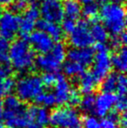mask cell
Wrapping results in <instances>:
<instances>
[{"label":"cell","mask_w":127,"mask_h":128,"mask_svg":"<svg viewBox=\"0 0 127 128\" xmlns=\"http://www.w3.org/2000/svg\"><path fill=\"white\" fill-rule=\"evenodd\" d=\"M98 16L107 32L117 36L125 32L126 26V12L122 4L108 2L99 8Z\"/></svg>","instance_id":"6da1fadb"},{"label":"cell","mask_w":127,"mask_h":128,"mask_svg":"<svg viewBox=\"0 0 127 128\" xmlns=\"http://www.w3.org/2000/svg\"><path fill=\"white\" fill-rule=\"evenodd\" d=\"M8 54L13 68L20 72L31 70L35 64V52L25 39H17L10 44Z\"/></svg>","instance_id":"7a4b0ae2"},{"label":"cell","mask_w":127,"mask_h":128,"mask_svg":"<svg viewBox=\"0 0 127 128\" xmlns=\"http://www.w3.org/2000/svg\"><path fill=\"white\" fill-rule=\"evenodd\" d=\"M67 57L66 47L58 42L47 53L40 54L35 59L37 67L44 72H58Z\"/></svg>","instance_id":"3957f363"},{"label":"cell","mask_w":127,"mask_h":128,"mask_svg":"<svg viewBox=\"0 0 127 128\" xmlns=\"http://www.w3.org/2000/svg\"><path fill=\"white\" fill-rule=\"evenodd\" d=\"M49 123L53 128H81V117L73 106H60L50 113Z\"/></svg>","instance_id":"277c9868"},{"label":"cell","mask_w":127,"mask_h":128,"mask_svg":"<svg viewBox=\"0 0 127 128\" xmlns=\"http://www.w3.org/2000/svg\"><path fill=\"white\" fill-rule=\"evenodd\" d=\"M17 97L21 101H31L44 92V84L37 75H27L18 79L15 84Z\"/></svg>","instance_id":"5b68a950"},{"label":"cell","mask_w":127,"mask_h":128,"mask_svg":"<svg viewBox=\"0 0 127 128\" xmlns=\"http://www.w3.org/2000/svg\"><path fill=\"white\" fill-rule=\"evenodd\" d=\"M96 52L93 59V67L92 70V74L96 80L100 83L106 75L110 73L112 69L111 55L109 48L103 43H98L95 47Z\"/></svg>","instance_id":"8992f818"},{"label":"cell","mask_w":127,"mask_h":128,"mask_svg":"<svg viewBox=\"0 0 127 128\" xmlns=\"http://www.w3.org/2000/svg\"><path fill=\"white\" fill-rule=\"evenodd\" d=\"M2 117L9 128H24L33 122L27 107L24 106L15 109H3Z\"/></svg>","instance_id":"52a82bcc"},{"label":"cell","mask_w":127,"mask_h":128,"mask_svg":"<svg viewBox=\"0 0 127 128\" xmlns=\"http://www.w3.org/2000/svg\"><path fill=\"white\" fill-rule=\"evenodd\" d=\"M20 18L12 10L0 12V37L10 40L18 32Z\"/></svg>","instance_id":"ba28073f"},{"label":"cell","mask_w":127,"mask_h":128,"mask_svg":"<svg viewBox=\"0 0 127 128\" xmlns=\"http://www.w3.org/2000/svg\"><path fill=\"white\" fill-rule=\"evenodd\" d=\"M93 42L88 23L85 20L79 21L74 30L70 34V44L75 48H85L90 47Z\"/></svg>","instance_id":"9c48e42d"},{"label":"cell","mask_w":127,"mask_h":128,"mask_svg":"<svg viewBox=\"0 0 127 128\" xmlns=\"http://www.w3.org/2000/svg\"><path fill=\"white\" fill-rule=\"evenodd\" d=\"M39 17L40 12L36 4H31L25 8L23 18H20L18 28V32L23 39L29 37L30 34L34 30L36 23L39 19Z\"/></svg>","instance_id":"30bf717a"},{"label":"cell","mask_w":127,"mask_h":128,"mask_svg":"<svg viewBox=\"0 0 127 128\" xmlns=\"http://www.w3.org/2000/svg\"><path fill=\"white\" fill-rule=\"evenodd\" d=\"M28 38L33 50L41 54L49 52L54 46L53 39L43 30H33Z\"/></svg>","instance_id":"8fae6325"},{"label":"cell","mask_w":127,"mask_h":128,"mask_svg":"<svg viewBox=\"0 0 127 128\" xmlns=\"http://www.w3.org/2000/svg\"><path fill=\"white\" fill-rule=\"evenodd\" d=\"M41 4L39 12L44 19L54 23H58L64 19V15L60 1H50Z\"/></svg>","instance_id":"7c38bea8"},{"label":"cell","mask_w":127,"mask_h":128,"mask_svg":"<svg viewBox=\"0 0 127 128\" xmlns=\"http://www.w3.org/2000/svg\"><path fill=\"white\" fill-rule=\"evenodd\" d=\"M94 55H95V51L91 47H73L67 52V57L69 60L78 63L82 64L84 67H87L93 63Z\"/></svg>","instance_id":"4fadbf2b"},{"label":"cell","mask_w":127,"mask_h":128,"mask_svg":"<svg viewBox=\"0 0 127 128\" xmlns=\"http://www.w3.org/2000/svg\"><path fill=\"white\" fill-rule=\"evenodd\" d=\"M116 98L117 96L112 92H102L98 97H96L95 107L93 112L96 113L97 116L103 118L107 113L110 112L114 106Z\"/></svg>","instance_id":"5bb4252c"},{"label":"cell","mask_w":127,"mask_h":128,"mask_svg":"<svg viewBox=\"0 0 127 128\" xmlns=\"http://www.w3.org/2000/svg\"><path fill=\"white\" fill-rule=\"evenodd\" d=\"M53 87L55 88L53 94L55 96L56 104H59V106H63V104H66L68 102L70 92L71 90L69 81L63 75L58 74L57 82Z\"/></svg>","instance_id":"9a60e30c"},{"label":"cell","mask_w":127,"mask_h":128,"mask_svg":"<svg viewBox=\"0 0 127 128\" xmlns=\"http://www.w3.org/2000/svg\"><path fill=\"white\" fill-rule=\"evenodd\" d=\"M36 26L40 30L44 32L46 34L50 36L53 41L59 42L63 39L64 32L61 29V26H58V23L47 21L45 19H38L36 23Z\"/></svg>","instance_id":"2e32d148"},{"label":"cell","mask_w":127,"mask_h":128,"mask_svg":"<svg viewBox=\"0 0 127 128\" xmlns=\"http://www.w3.org/2000/svg\"><path fill=\"white\" fill-rule=\"evenodd\" d=\"M78 78V86H79L80 92L84 94H90L96 90L98 82L96 80L92 72H84Z\"/></svg>","instance_id":"e0dca14e"},{"label":"cell","mask_w":127,"mask_h":128,"mask_svg":"<svg viewBox=\"0 0 127 128\" xmlns=\"http://www.w3.org/2000/svg\"><path fill=\"white\" fill-rule=\"evenodd\" d=\"M112 66L121 73L126 72L127 68V51L125 46L119 48V51L111 56Z\"/></svg>","instance_id":"ac0fdd59"},{"label":"cell","mask_w":127,"mask_h":128,"mask_svg":"<svg viewBox=\"0 0 127 128\" xmlns=\"http://www.w3.org/2000/svg\"><path fill=\"white\" fill-rule=\"evenodd\" d=\"M64 15L71 19H77L80 17L82 7L78 0H64L62 4Z\"/></svg>","instance_id":"d6986e66"},{"label":"cell","mask_w":127,"mask_h":128,"mask_svg":"<svg viewBox=\"0 0 127 128\" xmlns=\"http://www.w3.org/2000/svg\"><path fill=\"white\" fill-rule=\"evenodd\" d=\"M90 32L93 41L97 43H103L105 44L108 40L109 32H107L106 28L104 26L103 24L95 22L92 24L90 28Z\"/></svg>","instance_id":"ffe728a7"},{"label":"cell","mask_w":127,"mask_h":128,"mask_svg":"<svg viewBox=\"0 0 127 128\" xmlns=\"http://www.w3.org/2000/svg\"><path fill=\"white\" fill-rule=\"evenodd\" d=\"M85 68L82 64L71 60H68L63 66V70L65 75L69 77L77 78L85 72Z\"/></svg>","instance_id":"44dd1931"},{"label":"cell","mask_w":127,"mask_h":128,"mask_svg":"<svg viewBox=\"0 0 127 128\" xmlns=\"http://www.w3.org/2000/svg\"><path fill=\"white\" fill-rule=\"evenodd\" d=\"M117 73H109L101 81V90L103 92H116L117 87Z\"/></svg>","instance_id":"7402d4cb"},{"label":"cell","mask_w":127,"mask_h":128,"mask_svg":"<svg viewBox=\"0 0 127 128\" xmlns=\"http://www.w3.org/2000/svg\"><path fill=\"white\" fill-rule=\"evenodd\" d=\"M81 13L86 19L94 21L97 19L99 14V6L94 2L89 3L85 4V6L82 8Z\"/></svg>","instance_id":"603a6c76"},{"label":"cell","mask_w":127,"mask_h":128,"mask_svg":"<svg viewBox=\"0 0 127 128\" xmlns=\"http://www.w3.org/2000/svg\"><path fill=\"white\" fill-rule=\"evenodd\" d=\"M16 82L13 78L9 77L6 78H0V98L6 97L11 93V92L15 89Z\"/></svg>","instance_id":"cb8c5ba5"},{"label":"cell","mask_w":127,"mask_h":128,"mask_svg":"<svg viewBox=\"0 0 127 128\" xmlns=\"http://www.w3.org/2000/svg\"><path fill=\"white\" fill-rule=\"evenodd\" d=\"M119 118V114L118 113V112L111 111L102 118L100 122L102 128H117Z\"/></svg>","instance_id":"d4e9b609"},{"label":"cell","mask_w":127,"mask_h":128,"mask_svg":"<svg viewBox=\"0 0 127 128\" xmlns=\"http://www.w3.org/2000/svg\"><path fill=\"white\" fill-rule=\"evenodd\" d=\"M50 120V112L45 107H37L34 117V120L36 121V124L40 126L44 127L49 124Z\"/></svg>","instance_id":"484cf974"},{"label":"cell","mask_w":127,"mask_h":128,"mask_svg":"<svg viewBox=\"0 0 127 128\" xmlns=\"http://www.w3.org/2000/svg\"><path fill=\"white\" fill-rule=\"evenodd\" d=\"M36 102L39 104H42L44 107H52L56 104L55 96L52 92H42L39 95H37L35 98Z\"/></svg>","instance_id":"4316f807"},{"label":"cell","mask_w":127,"mask_h":128,"mask_svg":"<svg viewBox=\"0 0 127 128\" xmlns=\"http://www.w3.org/2000/svg\"><path fill=\"white\" fill-rule=\"evenodd\" d=\"M95 101L96 97L94 94L90 93V94H85L83 98H81L80 101V107L85 112H92L94 111L95 107Z\"/></svg>","instance_id":"83f0119b"},{"label":"cell","mask_w":127,"mask_h":128,"mask_svg":"<svg viewBox=\"0 0 127 128\" xmlns=\"http://www.w3.org/2000/svg\"><path fill=\"white\" fill-rule=\"evenodd\" d=\"M81 126H83L84 128H102L100 121L92 115L85 116L82 120Z\"/></svg>","instance_id":"f1b7e54d"},{"label":"cell","mask_w":127,"mask_h":128,"mask_svg":"<svg viewBox=\"0 0 127 128\" xmlns=\"http://www.w3.org/2000/svg\"><path fill=\"white\" fill-rule=\"evenodd\" d=\"M116 92L119 93V95H126L127 92V79L124 73L118 74Z\"/></svg>","instance_id":"f546056e"},{"label":"cell","mask_w":127,"mask_h":128,"mask_svg":"<svg viewBox=\"0 0 127 128\" xmlns=\"http://www.w3.org/2000/svg\"><path fill=\"white\" fill-rule=\"evenodd\" d=\"M58 75L55 72H44L43 76L41 77V80L44 84V86L46 87H53L55 86L58 79Z\"/></svg>","instance_id":"4dcf8cb0"},{"label":"cell","mask_w":127,"mask_h":128,"mask_svg":"<svg viewBox=\"0 0 127 128\" xmlns=\"http://www.w3.org/2000/svg\"><path fill=\"white\" fill-rule=\"evenodd\" d=\"M81 95H80V92L77 89H72L71 88V92H70L69 98H68V104H71V106H79L80 101H81Z\"/></svg>","instance_id":"1f68e13d"},{"label":"cell","mask_w":127,"mask_h":128,"mask_svg":"<svg viewBox=\"0 0 127 128\" xmlns=\"http://www.w3.org/2000/svg\"><path fill=\"white\" fill-rule=\"evenodd\" d=\"M77 24L75 23L74 19L71 18H64L62 20V26H61V29L63 30L64 33L65 34H71V32L74 30V29L76 28Z\"/></svg>","instance_id":"d6a6232c"},{"label":"cell","mask_w":127,"mask_h":128,"mask_svg":"<svg viewBox=\"0 0 127 128\" xmlns=\"http://www.w3.org/2000/svg\"><path fill=\"white\" fill-rule=\"evenodd\" d=\"M116 110L118 112H126V110L127 107V102H126V95H119L116 98V101L114 104Z\"/></svg>","instance_id":"836d02e7"},{"label":"cell","mask_w":127,"mask_h":128,"mask_svg":"<svg viewBox=\"0 0 127 128\" xmlns=\"http://www.w3.org/2000/svg\"><path fill=\"white\" fill-rule=\"evenodd\" d=\"M11 10L13 12H20L27 7V0H16L11 3Z\"/></svg>","instance_id":"e575fe53"},{"label":"cell","mask_w":127,"mask_h":128,"mask_svg":"<svg viewBox=\"0 0 127 128\" xmlns=\"http://www.w3.org/2000/svg\"><path fill=\"white\" fill-rule=\"evenodd\" d=\"M12 67L8 64H0V78H6L11 77L12 75Z\"/></svg>","instance_id":"d590c367"},{"label":"cell","mask_w":127,"mask_h":128,"mask_svg":"<svg viewBox=\"0 0 127 128\" xmlns=\"http://www.w3.org/2000/svg\"><path fill=\"white\" fill-rule=\"evenodd\" d=\"M10 48V42L8 39L0 37V52H8Z\"/></svg>","instance_id":"8d00e7d4"},{"label":"cell","mask_w":127,"mask_h":128,"mask_svg":"<svg viewBox=\"0 0 127 128\" xmlns=\"http://www.w3.org/2000/svg\"><path fill=\"white\" fill-rule=\"evenodd\" d=\"M110 44L112 48H114V49H119V48L121 47V46H123V44H121V42H120V40H119V36L118 35L113 36V37H112V38L111 39Z\"/></svg>","instance_id":"74e56055"},{"label":"cell","mask_w":127,"mask_h":128,"mask_svg":"<svg viewBox=\"0 0 127 128\" xmlns=\"http://www.w3.org/2000/svg\"><path fill=\"white\" fill-rule=\"evenodd\" d=\"M118 125L120 126L121 128H126L127 127V118H126V113L123 112L120 114L119 118V122Z\"/></svg>","instance_id":"f35d334b"},{"label":"cell","mask_w":127,"mask_h":128,"mask_svg":"<svg viewBox=\"0 0 127 128\" xmlns=\"http://www.w3.org/2000/svg\"><path fill=\"white\" fill-rule=\"evenodd\" d=\"M12 3V0H0V6H9Z\"/></svg>","instance_id":"ab89813d"},{"label":"cell","mask_w":127,"mask_h":128,"mask_svg":"<svg viewBox=\"0 0 127 128\" xmlns=\"http://www.w3.org/2000/svg\"><path fill=\"white\" fill-rule=\"evenodd\" d=\"M3 112V101L0 100V118H2Z\"/></svg>","instance_id":"60d3db41"},{"label":"cell","mask_w":127,"mask_h":128,"mask_svg":"<svg viewBox=\"0 0 127 128\" xmlns=\"http://www.w3.org/2000/svg\"><path fill=\"white\" fill-rule=\"evenodd\" d=\"M28 128H43L42 126H40L37 125V124H30L29 126H27Z\"/></svg>","instance_id":"b9f144b4"},{"label":"cell","mask_w":127,"mask_h":128,"mask_svg":"<svg viewBox=\"0 0 127 128\" xmlns=\"http://www.w3.org/2000/svg\"><path fill=\"white\" fill-rule=\"evenodd\" d=\"M80 4H89V3H92L93 2V0H78Z\"/></svg>","instance_id":"7bdbcfd3"},{"label":"cell","mask_w":127,"mask_h":128,"mask_svg":"<svg viewBox=\"0 0 127 128\" xmlns=\"http://www.w3.org/2000/svg\"><path fill=\"white\" fill-rule=\"evenodd\" d=\"M110 2H112V3L121 4V3H122V2H124V0H110Z\"/></svg>","instance_id":"ee69618b"},{"label":"cell","mask_w":127,"mask_h":128,"mask_svg":"<svg viewBox=\"0 0 127 128\" xmlns=\"http://www.w3.org/2000/svg\"><path fill=\"white\" fill-rule=\"evenodd\" d=\"M40 3H44V2H50V1H60V0H38Z\"/></svg>","instance_id":"f6af8a7d"},{"label":"cell","mask_w":127,"mask_h":128,"mask_svg":"<svg viewBox=\"0 0 127 128\" xmlns=\"http://www.w3.org/2000/svg\"><path fill=\"white\" fill-rule=\"evenodd\" d=\"M0 128H4V125L1 121H0Z\"/></svg>","instance_id":"bcb514c9"},{"label":"cell","mask_w":127,"mask_h":128,"mask_svg":"<svg viewBox=\"0 0 127 128\" xmlns=\"http://www.w3.org/2000/svg\"><path fill=\"white\" fill-rule=\"evenodd\" d=\"M101 1H104V0H101Z\"/></svg>","instance_id":"7dc6e473"}]
</instances>
